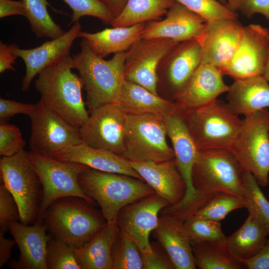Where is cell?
Wrapping results in <instances>:
<instances>
[{
	"label": "cell",
	"mask_w": 269,
	"mask_h": 269,
	"mask_svg": "<svg viewBox=\"0 0 269 269\" xmlns=\"http://www.w3.org/2000/svg\"><path fill=\"white\" fill-rule=\"evenodd\" d=\"M226 98L230 108L238 116L268 109L269 82L263 75L234 80Z\"/></svg>",
	"instance_id": "484cf974"
},
{
	"label": "cell",
	"mask_w": 269,
	"mask_h": 269,
	"mask_svg": "<svg viewBox=\"0 0 269 269\" xmlns=\"http://www.w3.org/2000/svg\"><path fill=\"white\" fill-rule=\"evenodd\" d=\"M28 117L31 122L29 144L32 152L52 157L83 142L80 128L67 122L40 99Z\"/></svg>",
	"instance_id": "7c38bea8"
},
{
	"label": "cell",
	"mask_w": 269,
	"mask_h": 269,
	"mask_svg": "<svg viewBox=\"0 0 269 269\" xmlns=\"http://www.w3.org/2000/svg\"><path fill=\"white\" fill-rule=\"evenodd\" d=\"M184 224L191 242L227 240L220 222L192 216Z\"/></svg>",
	"instance_id": "74e56055"
},
{
	"label": "cell",
	"mask_w": 269,
	"mask_h": 269,
	"mask_svg": "<svg viewBox=\"0 0 269 269\" xmlns=\"http://www.w3.org/2000/svg\"><path fill=\"white\" fill-rule=\"evenodd\" d=\"M246 208L269 234V202L252 174L244 172Z\"/></svg>",
	"instance_id": "836d02e7"
},
{
	"label": "cell",
	"mask_w": 269,
	"mask_h": 269,
	"mask_svg": "<svg viewBox=\"0 0 269 269\" xmlns=\"http://www.w3.org/2000/svg\"><path fill=\"white\" fill-rule=\"evenodd\" d=\"M263 76L266 79V80L269 82V52L268 57L267 63L265 66Z\"/></svg>",
	"instance_id": "f5cc1de1"
},
{
	"label": "cell",
	"mask_w": 269,
	"mask_h": 269,
	"mask_svg": "<svg viewBox=\"0 0 269 269\" xmlns=\"http://www.w3.org/2000/svg\"><path fill=\"white\" fill-rule=\"evenodd\" d=\"M201 60V48L197 39L179 42L162 59L157 73L162 72L173 98L200 66Z\"/></svg>",
	"instance_id": "7402d4cb"
},
{
	"label": "cell",
	"mask_w": 269,
	"mask_h": 269,
	"mask_svg": "<svg viewBox=\"0 0 269 269\" xmlns=\"http://www.w3.org/2000/svg\"><path fill=\"white\" fill-rule=\"evenodd\" d=\"M114 103L127 114H149L162 117L172 112L176 107L175 102L161 98L125 79Z\"/></svg>",
	"instance_id": "4316f807"
},
{
	"label": "cell",
	"mask_w": 269,
	"mask_h": 269,
	"mask_svg": "<svg viewBox=\"0 0 269 269\" xmlns=\"http://www.w3.org/2000/svg\"><path fill=\"white\" fill-rule=\"evenodd\" d=\"M244 173L230 149L201 150L193 167L192 182L195 189L204 197L224 192L245 200Z\"/></svg>",
	"instance_id": "5b68a950"
},
{
	"label": "cell",
	"mask_w": 269,
	"mask_h": 269,
	"mask_svg": "<svg viewBox=\"0 0 269 269\" xmlns=\"http://www.w3.org/2000/svg\"><path fill=\"white\" fill-rule=\"evenodd\" d=\"M19 129L15 125H0V155L10 156L23 149L25 145Z\"/></svg>",
	"instance_id": "60d3db41"
},
{
	"label": "cell",
	"mask_w": 269,
	"mask_h": 269,
	"mask_svg": "<svg viewBox=\"0 0 269 269\" xmlns=\"http://www.w3.org/2000/svg\"><path fill=\"white\" fill-rule=\"evenodd\" d=\"M169 205L156 193L131 203L118 215L119 230L136 244L141 253L150 252V234L158 225L159 213Z\"/></svg>",
	"instance_id": "2e32d148"
},
{
	"label": "cell",
	"mask_w": 269,
	"mask_h": 269,
	"mask_svg": "<svg viewBox=\"0 0 269 269\" xmlns=\"http://www.w3.org/2000/svg\"><path fill=\"white\" fill-rule=\"evenodd\" d=\"M199 15L207 22L237 18L235 11L217 0H174Z\"/></svg>",
	"instance_id": "f35d334b"
},
{
	"label": "cell",
	"mask_w": 269,
	"mask_h": 269,
	"mask_svg": "<svg viewBox=\"0 0 269 269\" xmlns=\"http://www.w3.org/2000/svg\"><path fill=\"white\" fill-rule=\"evenodd\" d=\"M216 67L201 63L184 86L174 96L176 106L184 111L205 106L227 92L229 86Z\"/></svg>",
	"instance_id": "d6986e66"
},
{
	"label": "cell",
	"mask_w": 269,
	"mask_h": 269,
	"mask_svg": "<svg viewBox=\"0 0 269 269\" xmlns=\"http://www.w3.org/2000/svg\"><path fill=\"white\" fill-rule=\"evenodd\" d=\"M145 23L127 27L105 28L95 33L81 31L79 38L86 42L94 53L104 58L112 53L127 51L141 38Z\"/></svg>",
	"instance_id": "83f0119b"
},
{
	"label": "cell",
	"mask_w": 269,
	"mask_h": 269,
	"mask_svg": "<svg viewBox=\"0 0 269 269\" xmlns=\"http://www.w3.org/2000/svg\"><path fill=\"white\" fill-rule=\"evenodd\" d=\"M246 206L245 201L241 198L219 192L208 199L193 216L220 222L232 211Z\"/></svg>",
	"instance_id": "e575fe53"
},
{
	"label": "cell",
	"mask_w": 269,
	"mask_h": 269,
	"mask_svg": "<svg viewBox=\"0 0 269 269\" xmlns=\"http://www.w3.org/2000/svg\"><path fill=\"white\" fill-rule=\"evenodd\" d=\"M269 234L251 215L236 232L227 237L231 251L239 259L246 260L257 255L265 245Z\"/></svg>",
	"instance_id": "4dcf8cb0"
},
{
	"label": "cell",
	"mask_w": 269,
	"mask_h": 269,
	"mask_svg": "<svg viewBox=\"0 0 269 269\" xmlns=\"http://www.w3.org/2000/svg\"><path fill=\"white\" fill-rule=\"evenodd\" d=\"M93 206L80 197L61 198L46 209L42 222L51 236L78 248L107 223Z\"/></svg>",
	"instance_id": "277c9868"
},
{
	"label": "cell",
	"mask_w": 269,
	"mask_h": 269,
	"mask_svg": "<svg viewBox=\"0 0 269 269\" xmlns=\"http://www.w3.org/2000/svg\"></svg>",
	"instance_id": "11a10c76"
},
{
	"label": "cell",
	"mask_w": 269,
	"mask_h": 269,
	"mask_svg": "<svg viewBox=\"0 0 269 269\" xmlns=\"http://www.w3.org/2000/svg\"><path fill=\"white\" fill-rule=\"evenodd\" d=\"M240 260L249 269H269V240L267 239L264 247L255 256Z\"/></svg>",
	"instance_id": "7dc6e473"
},
{
	"label": "cell",
	"mask_w": 269,
	"mask_h": 269,
	"mask_svg": "<svg viewBox=\"0 0 269 269\" xmlns=\"http://www.w3.org/2000/svg\"><path fill=\"white\" fill-rule=\"evenodd\" d=\"M163 118L153 114H128L122 156L131 161L163 162L175 158L166 140Z\"/></svg>",
	"instance_id": "30bf717a"
},
{
	"label": "cell",
	"mask_w": 269,
	"mask_h": 269,
	"mask_svg": "<svg viewBox=\"0 0 269 269\" xmlns=\"http://www.w3.org/2000/svg\"><path fill=\"white\" fill-rule=\"evenodd\" d=\"M17 46L15 44H7L2 41L0 42V73H2L6 70L15 71L12 66L15 64V60L18 57L14 52Z\"/></svg>",
	"instance_id": "bcb514c9"
},
{
	"label": "cell",
	"mask_w": 269,
	"mask_h": 269,
	"mask_svg": "<svg viewBox=\"0 0 269 269\" xmlns=\"http://www.w3.org/2000/svg\"><path fill=\"white\" fill-rule=\"evenodd\" d=\"M20 221L18 205L14 198L0 181V232L4 234L8 230L9 224Z\"/></svg>",
	"instance_id": "b9f144b4"
},
{
	"label": "cell",
	"mask_w": 269,
	"mask_h": 269,
	"mask_svg": "<svg viewBox=\"0 0 269 269\" xmlns=\"http://www.w3.org/2000/svg\"><path fill=\"white\" fill-rule=\"evenodd\" d=\"M269 110L244 116L230 150L243 171L253 174L260 186L269 184Z\"/></svg>",
	"instance_id": "ba28073f"
},
{
	"label": "cell",
	"mask_w": 269,
	"mask_h": 269,
	"mask_svg": "<svg viewBox=\"0 0 269 269\" xmlns=\"http://www.w3.org/2000/svg\"><path fill=\"white\" fill-rule=\"evenodd\" d=\"M111 11L115 18L123 10L128 0H100Z\"/></svg>",
	"instance_id": "f907efd6"
},
{
	"label": "cell",
	"mask_w": 269,
	"mask_h": 269,
	"mask_svg": "<svg viewBox=\"0 0 269 269\" xmlns=\"http://www.w3.org/2000/svg\"><path fill=\"white\" fill-rule=\"evenodd\" d=\"M28 153L43 188L36 222H42L46 209L53 202L61 198L77 197L92 205L95 204V202L85 193L78 182L79 174L90 167L76 162L59 160L31 151Z\"/></svg>",
	"instance_id": "8fae6325"
},
{
	"label": "cell",
	"mask_w": 269,
	"mask_h": 269,
	"mask_svg": "<svg viewBox=\"0 0 269 269\" xmlns=\"http://www.w3.org/2000/svg\"><path fill=\"white\" fill-rule=\"evenodd\" d=\"M153 237L169 256L175 269H195L191 241L184 221L169 213H161Z\"/></svg>",
	"instance_id": "cb8c5ba5"
},
{
	"label": "cell",
	"mask_w": 269,
	"mask_h": 269,
	"mask_svg": "<svg viewBox=\"0 0 269 269\" xmlns=\"http://www.w3.org/2000/svg\"><path fill=\"white\" fill-rule=\"evenodd\" d=\"M119 231L117 222H107L89 241L76 248L81 269H112V249Z\"/></svg>",
	"instance_id": "f1b7e54d"
},
{
	"label": "cell",
	"mask_w": 269,
	"mask_h": 269,
	"mask_svg": "<svg viewBox=\"0 0 269 269\" xmlns=\"http://www.w3.org/2000/svg\"><path fill=\"white\" fill-rule=\"evenodd\" d=\"M25 8L24 16L31 29L37 38L55 39L65 31L50 16L47 6V0H22Z\"/></svg>",
	"instance_id": "d6a6232c"
},
{
	"label": "cell",
	"mask_w": 269,
	"mask_h": 269,
	"mask_svg": "<svg viewBox=\"0 0 269 269\" xmlns=\"http://www.w3.org/2000/svg\"><path fill=\"white\" fill-rule=\"evenodd\" d=\"M69 55L43 69L35 81L40 100L72 125L80 128L89 117L82 96L83 82L71 71Z\"/></svg>",
	"instance_id": "6da1fadb"
},
{
	"label": "cell",
	"mask_w": 269,
	"mask_h": 269,
	"mask_svg": "<svg viewBox=\"0 0 269 269\" xmlns=\"http://www.w3.org/2000/svg\"><path fill=\"white\" fill-rule=\"evenodd\" d=\"M35 104L23 103L15 101L0 99V120L1 122L22 114L29 116L35 108Z\"/></svg>",
	"instance_id": "ee69618b"
},
{
	"label": "cell",
	"mask_w": 269,
	"mask_h": 269,
	"mask_svg": "<svg viewBox=\"0 0 269 269\" xmlns=\"http://www.w3.org/2000/svg\"><path fill=\"white\" fill-rule=\"evenodd\" d=\"M0 232V268H1L9 260L11 250L16 244L15 241L7 239Z\"/></svg>",
	"instance_id": "681fc988"
},
{
	"label": "cell",
	"mask_w": 269,
	"mask_h": 269,
	"mask_svg": "<svg viewBox=\"0 0 269 269\" xmlns=\"http://www.w3.org/2000/svg\"><path fill=\"white\" fill-rule=\"evenodd\" d=\"M81 51L72 57V68L79 72L86 92V104L92 111L115 103L125 79L126 52L114 54L108 60L94 53L82 39Z\"/></svg>",
	"instance_id": "3957f363"
},
{
	"label": "cell",
	"mask_w": 269,
	"mask_h": 269,
	"mask_svg": "<svg viewBox=\"0 0 269 269\" xmlns=\"http://www.w3.org/2000/svg\"><path fill=\"white\" fill-rule=\"evenodd\" d=\"M71 9L70 24L79 21L84 16H93L106 24H110L115 17L100 0H62Z\"/></svg>",
	"instance_id": "ab89813d"
},
{
	"label": "cell",
	"mask_w": 269,
	"mask_h": 269,
	"mask_svg": "<svg viewBox=\"0 0 269 269\" xmlns=\"http://www.w3.org/2000/svg\"><path fill=\"white\" fill-rule=\"evenodd\" d=\"M76 247L51 236L47 244L46 262L47 269H81Z\"/></svg>",
	"instance_id": "8d00e7d4"
},
{
	"label": "cell",
	"mask_w": 269,
	"mask_h": 269,
	"mask_svg": "<svg viewBox=\"0 0 269 269\" xmlns=\"http://www.w3.org/2000/svg\"><path fill=\"white\" fill-rule=\"evenodd\" d=\"M219 1L223 4H225L227 1L226 0H219Z\"/></svg>",
	"instance_id": "db71d44e"
},
{
	"label": "cell",
	"mask_w": 269,
	"mask_h": 269,
	"mask_svg": "<svg viewBox=\"0 0 269 269\" xmlns=\"http://www.w3.org/2000/svg\"><path fill=\"white\" fill-rule=\"evenodd\" d=\"M239 10L249 17L259 13L269 20V0H244Z\"/></svg>",
	"instance_id": "f6af8a7d"
},
{
	"label": "cell",
	"mask_w": 269,
	"mask_h": 269,
	"mask_svg": "<svg viewBox=\"0 0 269 269\" xmlns=\"http://www.w3.org/2000/svg\"><path fill=\"white\" fill-rule=\"evenodd\" d=\"M78 182L85 193L100 206L107 222H117L124 207L155 193L141 180L91 168L79 174Z\"/></svg>",
	"instance_id": "7a4b0ae2"
},
{
	"label": "cell",
	"mask_w": 269,
	"mask_h": 269,
	"mask_svg": "<svg viewBox=\"0 0 269 269\" xmlns=\"http://www.w3.org/2000/svg\"><path fill=\"white\" fill-rule=\"evenodd\" d=\"M25 8L22 0H0V18L11 15L24 16Z\"/></svg>",
	"instance_id": "c3c4849f"
},
{
	"label": "cell",
	"mask_w": 269,
	"mask_h": 269,
	"mask_svg": "<svg viewBox=\"0 0 269 269\" xmlns=\"http://www.w3.org/2000/svg\"><path fill=\"white\" fill-rule=\"evenodd\" d=\"M51 157L61 161L80 163L91 169L124 174L142 180L133 168L130 161L122 155L91 147L84 142L65 148Z\"/></svg>",
	"instance_id": "d4e9b609"
},
{
	"label": "cell",
	"mask_w": 269,
	"mask_h": 269,
	"mask_svg": "<svg viewBox=\"0 0 269 269\" xmlns=\"http://www.w3.org/2000/svg\"><path fill=\"white\" fill-rule=\"evenodd\" d=\"M226 5L231 10L236 11L239 10L244 0H226Z\"/></svg>",
	"instance_id": "816d5d0a"
},
{
	"label": "cell",
	"mask_w": 269,
	"mask_h": 269,
	"mask_svg": "<svg viewBox=\"0 0 269 269\" xmlns=\"http://www.w3.org/2000/svg\"><path fill=\"white\" fill-rule=\"evenodd\" d=\"M0 181L12 195L18 206L20 221L31 225L36 222L43 188L29 157L22 149L0 159Z\"/></svg>",
	"instance_id": "9c48e42d"
},
{
	"label": "cell",
	"mask_w": 269,
	"mask_h": 269,
	"mask_svg": "<svg viewBox=\"0 0 269 269\" xmlns=\"http://www.w3.org/2000/svg\"><path fill=\"white\" fill-rule=\"evenodd\" d=\"M133 168L142 180L165 199L170 206L179 203L186 192V185L175 158L163 161H131Z\"/></svg>",
	"instance_id": "603a6c76"
},
{
	"label": "cell",
	"mask_w": 269,
	"mask_h": 269,
	"mask_svg": "<svg viewBox=\"0 0 269 269\" xmlns=\"http://www.w3.org/2000/svg\"><path fill=\"white\" fill-rule=\"evenodd\" d=\"M81 31V25L77 22L61 36L46 41L31 49H21L17 45L14 52L23 60L25 74L21 83L23 91H27L33 78L43 69L57 63L70 55L73 43Z\"/></svg>",
	"instance_id": "ac0fdd59"
},
{
	"label": "cell",
	"mask_w": 269,
	"mask_h": 269,
	"mask_svg": "<svg viewBox=\"0 0 269 269\" xmlns=\"http://www.w3.org/2000/svg\"><path fill=\"white\" fill-rule=\"evenodd\" d=\"M269 52V29L257 24L244 26L238 47L224 75L234 80L263 75Z\"/></svg>",
	"instance_id": "9a60e30c"
},
{
	"label": "cell",
	"mask_w": 269,
	"mask_h": 269,
	"mask_svg": "<svg viewBox=\"0 0 269 269\" xmlns=\"http://www.w3.org/2000/svg\"><path fill=\"white\" fill-rule=\"evenodd\" d=\"M174 0H128L120 14L111 22L113 27H127L158 20L165 15Z\"/></svg>",
	"instance_id": "1f68e13d"
},
{
	"label": "cell",
	"mask_w": 269,
	"mask_h": 269,
	"mask_svg": "<svg viewBox=\"0 0 269 269\" xmlns=\"http://www.w3.org/2000/svg\"><path fill=\"white\" fill-rule=\"evenodd\" d=\"M151 247L150 252L141 253L143 269H175L168 254L158 242L151 243Z\"/></svg>",
	"instance_id": "7bdbcfd3"
},
{
	"label": "cell",
	"mask_w": 269,
	"mask_h": 269,
	"mask_svg": "<svg viewBox=\"0 0 269 269\" xmlns=\"http://www.w3.org/2000/svg\"><path fill=\"white\" fill-rule=\"evenodd\" d=\"M243 29L237 18L208 22L197 39L201 48V63L216 67L224 75L238 47Z\"/></svg>",
	"instance_id": "e0dca14e"
},
{
	"label": "cell",
	"mask_w": 269,
	"mask_h": 269,
	"mask_svg": "<svg viewBox=\"0 0 269 269\" xmlns=\"http://www.w3.org/2000/svg\"><path fill=\"white\" fill-rule=\"evenodd\" d=\"M207 22L199 15L175 1L168 10L165 18L145 23L141 38H165L178 42L197 39Z\"/></svg>",
	"instance_id": "ffe728a7"
},
{
	"label": "cell",
	"mask_w": 269,
	"mask_h": 269,
	"mask_svg": "<svg viewBox=\"0 0 269 269\" xmlns=\"http://www.w3.org/2000/svg\"><path fill=\"white\" fill-rule=\"evenodd\" d=\"M8 230L20 252L18 261L9 263V267L14 269H47V248L51 236L46 234L47 230L43 222L30 225L13 221L9 224Z\"/></svg>",
	"instance_id": "44dd1931"
},
{
	"label": "cell",
	"mask_w": 269,
	"mask_h": 269,
	"mask_svg": "<svg viewBox=\"0 0 269 269\" xmlns=\"http://www.w3.org/2000/svg\"><path fill=\"white\" fill-rule=\"evenodd\" d=\"M90 112L80 128L83 142L122 155L128 114L114 103L101 105Z\"/></svg>",
	"instance_id": "5bb4252c"
},
{
	"label": "cell",
	"mask_w": 269,
	"mask_h": 269,
	"mask_svg": "<svg viewBox=\"0 0 269 269\" xmlns=\"http://www.w3.org/2000/svg\"><path fill=\"white\" fill-rule=\"evenodd\" d=\"M182 111L199 150L230 149L241 129L242 119L227 102L217 99L203 107Z\"/></svg>",
	"instance_id": "8992f818"
},
{
	"label": "cell",
	"mask_w": 269,
	"mask_h": 269,
	"mask_svg": "<svg viewBox=\"0 0 269 269\" xmlns=\"http://www.w3.org/2000/svg\"><path fill=\"white\" fill-rule=\"evenodd\" d=\"M163 118L177 167L186 185L182 200L169 209L174 214L185 218L195 213L204 201V197L195 189L192 182L193 167L200 150L181 109L176 106L172 112Z\"/></svg>",
	"instance_id": "52a82bcc"
},
{
	"label": "cell",
	"mask_w": 269,
	"mask_h": 269,
	"mask_svg": "<svg viewBox=\"0 0 269 269\" xmlns=\"http://www.w3.org/2000/svg\"><path fill=\"white\" fill-rule=\"evenodd\" d=\"M179 42L165 38H141L126 51L125 79L158 95V65L165 55Z\"/></svg>",
	"instance_id": "4fadbf2b"
},
{
	"label": "cell",
	"mask_w": 269,
	"mask_h": 269,
	"mask_svg": "<svg viewBox=\"0 0 269 269\" xmlns=\"http://www.w3.org/2000/svg\"><path fill=\"white\" fill-rule=\"evenodd\" d=\"M112 269H141V252L136 244L120 230L112 249Z\"/></svg>",
	"instance_id": "d590c367"
},
{
	"label": "cell",
	"mask_w": 269,
	"mask_h": 269,
	"mask_svg": "<svg viewBox=\"0 0 269 269\" xmlns=\"http://www.w3.org/2000/svg\"><path fill=\"white\" fill-rule=\"evenodd\" d=\"M196 267L200 269H241L244 264L231 251L226 241L191 242Z\"/></svg>",
	"instance_id": "f546056e"
}]
</instances>
